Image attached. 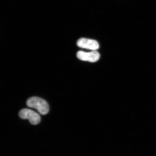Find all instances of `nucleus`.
Instances as JSON below:
<instances>
[{"label":"nucleus","mask_w":156,"mask_h":156,"mask_svg":"<svg viewBox=\"0 0 156 156\" xmlns=\"http://www.w3.org/2000/svg\"><path fill=\"white\" fill-rule=\"evenodd\" d=\"M27 105L30 108L36 109L42 115L47 114L49 110L48 105L46 101L38 97H32L28 99Z\"/></svg>","instance_id":"1"},{"label":"nucleus","mask_w":156,"mask_h":156,"mask_svg":"<svg viewBox=\"0 0 156 156\" xmlns=\"http://www.w3.org/2000/svg\"><path fill=\"white\" fill-rule=\"evenodd\" d=\"M77 57L79 59L83 61L94 63L99 59L100 55L96 51L87 52L80 51L77 52Z\"/></svg>","instance_id":"3"},{"label":"nucleus","mask_w":156,"mask_h":156,"mask_svg":"<svg viewBox=\"0 0 156 156\" xmlns=\"http://www.w3.org/2000/svg\"><path fill=\"white\" fill-rule=\"evenodd\" d=\"M77 45L80 48L93 51H96L99 47L98 43L96 41L85 38L79 39Z\"/></svg>","instance_id":"4"},{"label":"nucleus","mask_w":156,"mask_h":156,"mask_svg":"<svg viewBox=\"0 0 156 156\" xmlns=\"http://www.w3.org/2000/svg\"><path fill=\"white\" fill-rule=\"evenodd\" d=\"M19 116L23 119H28L31 124L37 125L40 123L41 117L38 113L30 109L25 108L19 113Z\"/></svg>","instance_id":"2"}]
</instances>
